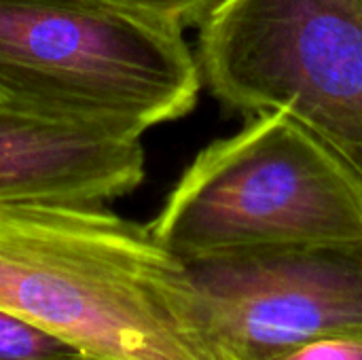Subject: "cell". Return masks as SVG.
<instances>
[{"label":"cell","mask_w":362,"mask_h":360,"mask_svg":"<svg viewBox=\"0 0 362 360\" xmlns=\"http://www.w3.org/2000/svg\"><path fill=\"white\" fill-rule=\"evenodd\" d=\"M269 360H362V329L310 339Z\"/></svg>","instance_id":"9"},{"label":"cell","mask_w":362,"mask_h":360,"mask_svg":"<svg viewBox=\"0 0 362 360\" xmlns=\"http://www.w3.org/2000/svg\"><path fill=\"white\" fill-rule=\"evenodd\" d=\"M0 308L91 360H218L182 259L104 204H0Z\"/></svg>","instance_id":"1"},{"label":"cell","mask_w":362,"mask_h":360,"mask_svg":"<svg viewBox=\"0 0 362 360\" xmlns=\"http://www.w3.org/2000/svg\"><path fill=\"white\" fill-rule=\"evenodd\" d=\"M0 360H91L74 346L0 308Z\"/></svg>","instance_id":"7"},{"label":"cell","mask_w":362,"mask_h":360,"mask_svg":"<svg viewBox=\"0 0 362 360\" xmlns=\"http://www.w3.org/2000/svg\"><path fill=\"white\" fill-rule=\"evenodd\" d=\"M151 229L180 259L362 242V176L293 115L263 110L195 157Z\"/></svg>","instance_id":"3"},{"label":"cell","mask_w":362,"mask_h":360,"mask_svg":"<svg viewBox=\"0 0 362 360\" xmlns=\"http://www.w3.org/2000/svg\"><path fill=\"white\" fill-rule=\"evenodd\" d=\"M202 85L170 21L83 0H0V102L140 138L189 115Z\"/></svg>","instance_id":"2"},{"label":"cell","mask_w":362,"mask_h":360,"mask_svg":"<svg viewBox=\"0 0 362 360\" xmlns=\"http://www.w3.org/2000/svg\"><path fill=\"white\" fill-rule=\"evenodd\" d=\"M142 178L140 138L0 102V204H106Z\"/></svg>","instance_id":"6"},{"label":"cell","mask_w":362,"mask_h":360,"mask_svg":"<svg viewBox=\"0 0 362 360\" xmlns=\"http://www.w3.org/2000/svg\"><path fill=\"white\" fill-rule=\"evenodd\" d=\"M83 2L155 17L187 30L193 25H202L225 0H83Z\"/></svg>","instance_id":"8"},{"label":"cell","mask_w":362,"mask_h":360,"mask_svg":"<svg viewBox=\"0 0 362 360\" xmlns=\"http://www.w3.org/2000/svg\"><path fill=\"white\" fill-rule=\"evenodd\" d=\"M182 263L218 360H269L362 329V242L248 246Z\"/></svg>","instance_id":"5"},{"label":"cell","mask_w":362,"mask_h":360,"mask_svg":"<svg viewBox=\"0 0 362 360\" xmlns=\"http://www.w3.org/2000/svg\"><path fill=\"white\" fill-rule=\"evenodd\" d=\"M197 64L223 106L293 115L362 176V0H225Z\"/></svg>","instance_id":"4"}]
</instances>
